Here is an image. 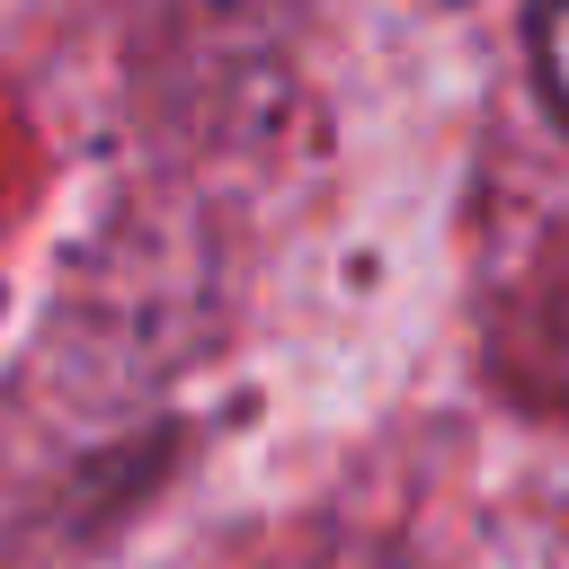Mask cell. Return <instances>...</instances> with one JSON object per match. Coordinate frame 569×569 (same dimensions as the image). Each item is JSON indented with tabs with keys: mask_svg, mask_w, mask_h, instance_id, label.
I'll return each instance as SVG.
<instances>
[{
	"mask_svg": "<svg viewBox=\"0 0 569 569\" xmlns=\"http://www.w3.org/2000/svg\"><path fill=\"white\" fill-rule=\"evenodd\" d=\"M533 62H542V89L569 124V0H533Z\"/></svg>",
	"mask_w": 569,
	"mask_h": 569,
	"instance_id": "obj_1",
	"label": "cell"
}]
</instances>
